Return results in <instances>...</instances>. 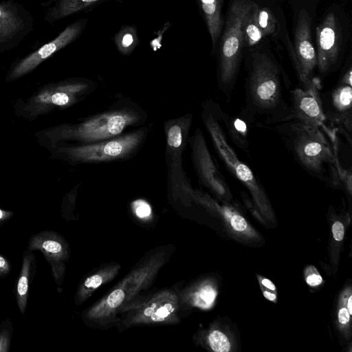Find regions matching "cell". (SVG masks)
I'll list each match as a JSON object with an SVG mask.
<instances>
[{
    "instance_id": "obj_22",
    "label": "cell",
    "mask_w": 352,
    "mask_h": 352,
    "mask_svg": "<svg viewBox=\"0 0 352 352\" xmlns=\"http://www.w3.org/2000/svg\"><path fill=\"white\" fill-rule=\"evenodd\" d=\"M34 263V254H32L30 250L25 252L23 255L22 267L18 278L16 290V302L22 314H24L27 306L29 281Z\"/></svg>"
},
{
    "instance_id": "obj_36",
    "label": "cell",
    "mask_w": 352,
    "mask_h": 352,
    "mask_svg": "<svg viewBox=\"0 0 352 352\" xmlns=\"http://www.w3.org/2000/svg\"><path fill=\"white\" fill-rule=\"evenodd\" d=\"M263 296L269 300L273 301L276 299V295L274 294H272L267 291H265L263 292Z\"/></svg>"
},
{
    "instance_id": "obj_30",
    "label": "cell",
    "mask_w": 352,
    "mask_h": 352,
    "mask_svg": "<svg viewBox=\"0 0 352 352\" xmlns=\"http://www.w3.org/2000/svg\"><path fill=\"white\" fill-rule=\"evenodd\" d=\"M332 232L335 240L338 241H342L344 233L342 223L340 221L335 222L332 227Z\"/></svg>"
},
{
    "instance_id": "obj_29",
    "label": "cell",
    "mask_w": 352,
    "mask_h": 352,
    "mask_svg": "<svg viewBox=\"0 0 352 352\" xmlns=\"http://www.w3.org/2000/svg\"><path fill=\"white\" fill-rule=\"evenodd\" d=\"M10 333L7 330L0 332V352H8L10 349Z\"/></svg>"
},
{
    "instance_id": "obj_2",
    "label": "cell",
    "mask_w": 352,
    "mask_h": 352,
    "mask_svg": "<svg viewBox=\"0 0 352 352\" xmlns=\"http://www.w3.org/2000/svg\"><path fill=\"white\" fill-rule=\"evenodd\" d=\"M297 163L312 177L329 186L340 184L331 142L324 131L295 120L272 127Z\"/></svg>"
},
{
    "instance_id": "obj_1",
    "label": "cell",
    "mask_w": 352,
    "mask_h": 352,
    "mask_svg": "<svg viewBox=\"0 0 352 352\" xmlns=\"http://www.w3.org/2000/svg\"><path fill=\"white\" fill-rule=\"evenodd\" d=\"M287 80L276 60L263 52H252L248 64L245 82L244 109L254 124H276L290 120V109L284 98Z\"/></svg>"
},
{
    "instance_id": "obj_26",
    "label": "cell",
    "mask_w": 352,
    "mask_h": 352,
    "mask_svg": "<svg viewBox=\"0 0 352 352\" xmlns=\"http://www.w3.org/2000/svg\"><path fill=\"white\" fill-rule=\"evenodd\" d=\"M210 346L214 352H228L230 343L227 336L218 330L212 331L208 336Z\"/></svg>"
},
{
    "instance_id": "obj_32",
    "label": "cell",
    "mask_w": 352,
    "mask_h": 352,
    "mask_svg": "<svg viewBox=\"0 0 352 352\" xmlns=\"http://www.w3.org/2000/svg\"><path fill=\"white\" fill-rule=\"evenodd\" d=\"M10 270V264L8 260L0 255V276L7 274Z\"/></svg>"
},
{
    "instance_id": "obj_16",
    "label": "cell",
    "mask_w": 352,
    "mask_h": 352,
    "mask_svg": "<svg viewBox=\"0 0 352 352\" xmlns=\"http://www.w3.org/2000/svg\"><path fill=\"white\" fill-rule=\"evenodd\" d=\"M321 85L307 88L298 87L289 90L288 104L290 120L322 128L325 126L320 94Z\"/></svg>"
},
{
    "instance_id": "obj_27",
    "label": "cell",
    "mask_w": 352,
    "mask_h": 352,
    "mask_svg": "<svg viewBox=\"0 0 352 352\" xmlns=\"http://www.w3.org/2000/svg\"><path fill=\"white\" fill-rule=\"evenodd\" d=\"M135 215L140 219H150L152 214V208L150 204L143 199H137L131 204Z\"/></svg>"
},
{
    "instance_id": "obj_35",
    "label": "cell",
    "mask_w": 352,
    "mask_h": 352,
    "mask_svg": "<svg viewBox=\"0 0 352 352\" xmlns=\"http://www.w3.org/2000/svg\"><path fill=\"white\" fill-rule=\"evenodd\" d=\"M262 284L263 286L270 290H275V285L268 279L264 278L262 280Z\"/></svg>"
},
{
    "instance_id": "obj_9",
    "label": "cell",
    "mask_w": 352,
    "mask_h": 352,
    "mask_svg": "<svg viewBox=\"0 0 352 352\" xmlns=\"http://www.w3.org/2000/svg\"><path fill=\"white\" fill-rule=\"evenodd\" d=\"M324 124L336 129L351 140L352 133V68L349 66L336 85L320 95Z\"/></svg>"
},
{
    "instance_id": "obj_8",
    "label": "cell",
    "mask_w": 352,
    "mask_h": 352,
    "mask_svg": "<svg viewBox=\"0 0 352 352\" xmlns=\"http://www.w3.org/2000/svg\"><path fill=\"white\" fill-rule=\"evenodd\" d=\"M175 250L168 245L147 252L130 272L118 283L126 294V302L120 314L148 294V288L160 269L168 262Z\"/></svg>"
},
{
    "instance_id": "obj_7",
    "label": "cell",
    "mask_w": 352,
    "mask_h": 352,
    "mask_svg": "<svg viewBox=\"0 0 352 352\" xmlns=\"http://www.w3.org/2000/svg\"><path fill=\"white\" fill-rule=\"evenodd\" d=\"M192 115L168 120L164 123L166 137L165 160L168 188L173 195H190L192 189L182 165V155L190 139Z\"/></svg>"
},
{
    "instance_id": "obj_25",
    "label": "cell",
    "mask_w": 352,
    "mask_h": 352,
    "mask_svg": "<svg viewBox=\"0 0 352 352\" xmlns=\"http://www.w3.org/2000/svg\"><path fill=\"white\" fill-rule=\"evenodd\" d=\"M256 3L253 4L244 24V43L252 46L258 43L264 36L254 15Z\"/></svg>"
},
{
    "instance_id": "obj_24",
    "label": "cell",
    "mask_w": 352,
    "mask_h": 352,
    "mask_svg": "<svg viewBox=\"0 0 352 352\" xmlns=\"http://www.w3.org/2000/svg\"><path fill=\"white\" fill-rule=\"evenodd\" d=\"M254 15L256 23L264 36L275 34L277 30L278 22L270 9L261 8L256 3L254 10Z\"/></svg>"
},
{
    "instance_id": "obj_23",
    "label": "cell",
    "mask_w": 352,
    "mask_h": 352,
    "mask_svg": "<svg viewBox=\"0 0 352 352\" xmlns=\"http://www.w3.org/2000/svg\"><path fill=\"white\" fill-rule=\"evenodd\" d=\"M113 42L122 55H129L140 43L137 28L134 25H123L113 36Z\"/></svg>"
},
{
    "instance_id": "obj_33",
    "label": "cell",
    "mask_w": 352,
    "mask_h": 352,
    "mask_svg": "<svg viewBox=\"0 0 352 352\" xmlns=\"http://www.w3.org/2000/svg\"><path fill=\"white\" fill-rule=\"evenodd\" d=\"M306 281L310 286H317L322 282V278L320 275L313 274L307 276Z\"/></svg>"
},
{
    "instance_id": "obj_15",
    "label": "cell",
    "mask_w": 352,
    "mask_h": 352,
    "mask_svg": "<svg viewBox=\"0 0 352 352\" xmlns=\"http://www.w3.org/2000/svg\"><path fill=\"white\" fill-rule=\"evenodd\" d=\"M28 250H39L49 263L54 280L61 285L69 258V246L65 238L53 231H43L31 236Z\"/></svg>"
},
{
    "instance_id": "obj_6",
    "label": "cell",
    "mask_w": 352,
    "mask_h": 352,
    "mask_svg": "<svg viewBox=\"0 0 352 352\" xmlns=\"http://www.w3.org/2000/svg\"><path fill=\"white\" fill-rule=\"evenodd\" d=\"M181 314L179 288L175 286L149 293L120 314L117 324L121 329L175 324L179 322Z\"/></svg>"
},
{
    "instance_id": "obj_18",
    "label": "cell",
    "mask_w": 352,
    "mask_h": 352,
    "mask_svg": "<svg viewBox=\"0 0 352 352\" xmlns=\"http://www.w3.org/2000/svg\"><path fill=\"white\" fill-rule=\"evenodd\" d=\"M219 118L232 142L245 152L249 151V127L254 124L250 115L243 108L240 113L230 116L219 107Z\"/></svg>"
},
{
    "instance_id": "obj_10",
    "label": "cell",
    "mask_w": 352,
    "mask_h": 352,
    "mask_svg": "<svg viewBox=\"0 0 352 352\" xmlns=\"http://www.w3.org/2000/svg\"><path fill=\"white\" fill-rule=\"evenodd\" d=\"M34 17L16 0H0V54L18 47L33 31Z\"/></svg>"
},
{
    "instance_id": "obj_21",
    "label": "cell",
    "mask_w": 352,
    "mask_h": 352,
    "mask_svg": "<svg viewBox=\"0 0 352 352\" xmlns=\"http://www.w3.org/2000/svg\"><path fill=\"white\" fill-rule=\"evenodd\" d=\"M216 295L215 289L210 285L201 286L196 291L179 289L182 309L184 305H190L201 309H208L212 305Z\"/></svg>"
},
{
    "instance_id": "obj_4",
    "label": "cell",
    "mask_w": 352,
    "mask_h": 352,
    "mask_svg": "<svg viewBox=\"0 0 352 352\" xmlns=\"http://www.w3.org/2000/svg\"><path fill=\"white\" fill-rule=\"evenodd\" d=\"M254 1L233 0L221 37L218 57L219 89L230 98L234 89L244 43V24Z\"/></svg>"
},
{
    "instance_id": "obj_13",
    "label": "cell",
    "mask_w": 352,
    "mask_h": 352,
    "mask_svg": "<svg viewBox=\"0 0 352 352\" xmlns=\"http://www.w3.org/2000/svg\"><path fill=\"white\" fill-rule=\"evenodd\" d=\"M191 156L199 182L219 197L230 195L227 183L220 172L217 163L211 155L205 138L197 128L190 137Z\"/></svg>"
},
{
    "instance_id": "obj_34",
    "label": "cell",
    "mask_w": 352,
    "mask_h": 352,
    "mask_svg": "<svg viewBox=\"0 0 352 352\" xmlns=\"http://www.w3.org/2000/svg\"><path fill=\"white\" fill-rule=\"evenodd\" d=\"M12 214L10 211L0 209V222L8 219L12 216Z\"/></svg>"
},
{
    "instance_id": "obj_12",
    "label": "cell",
    "mask_w": 352,
    "mask_h": 352,
    "mask_svg": "<svg viewBox=\"0 0 352 352\" xmlns=\"http://www.w3.org/2000/svg\"><path fill=\"white\" fill-rule=\"evenodd\" d=\"M87 23L86 19L74 21L53 39L16 62L9 72L8 80H14L31 72L53 54L73 43L83 32Z\"/></svg>"
},
{
    "instance_id": "obj_37",
    "label": "cell",
    "mask_w": 352,
    "mask_h": 352,
    "mask_svg": "<svg viewBox=\"0 0 352 352\" xmlns=\"http://www.w3.org/2000/svg\"><path fill=\"white\" fill-rule=\"evenodd\" d=\"M347 310L349 314H352V296H351L348 299Z\"/></svg>"
},
{
    "instance_id": "obj_20",
    "label": "cell",
    "mask_w": 352,
    "mask_h": 352,
    "mask_svg": "<svg viewBox=\"0 0 352 352\" xmlns=\"http://www.w3.org/2000/svg\"><path fill=\"white\" fill-rule=\"evenodd\" d=\"M214 49L223 28L222 0H199Z\"/></svg>"
},
{
    "instance_id": "obj_17",
    "label": "cell",
    "mask_w": 352,
    "mask_h": 352,
    "mask_svg": "<svg viewBox=\"0 0 352 352\" xmlns=\"http://www.w3.org/2000/svg\"><path fill=\"white\" fill-rule=\"evenodd\" d=\"M120 269V263H110L93 270L79 284L75 294V304L82 305L98 287L115 278Z\"/></svg>"
},
{
    "instance_id": "obj_19",
    "label": "cell",
    "mask_w": 352,
    "mask_h": 352,
    "mask_svg": "<svg viewBox=\"0 0 352 352\" xmlns=\"http://www.w3.org/2000/svg\"><path fill=\"white\" fill-rule=\"evenodd\" d=\"M106 0H47L41 3L46 8L44 20L54 23L98 5Z\"/></svg>"
},
{
    "instance_id": "obj_5",
    "label": "cell",
    "mask_w": 352,
    "mask_h": 352,
    "mask_svg": "<svg viewBox=\"0 0 352 352\" xmlns=\"http://www.w3.org/2000/svg\"><path fill=\"white\" fill-rule=\"evenodd\" d=\"M148 133V128L144 126L94 143L60 147L58 151L74 164L124 160L138 153L144 143Z\"/></svg>"
},
{
    "instance_id": "obj_11",
    "label": "cell",
    "mask_w": 352,
    "mask_h": 352,
    "mask_svg": "<svg viewBox=\"0 0 352 352\" xmlns=\"http://www.w3.org/2000/svg\"><path fill=\"white\" fill-rule=\"evenodd\" d=\"M291 56L302 87L321 85L314 74L317 56L311 36V18L305 9L301 10L298 16Z\"/></svg>"
},
{
    "instance_id": "obj_14",
    "label": "cell",
    "mask_w": 352,
    "mask_h": 352,
    "mask_svg": "<svg viewBox=\"0 0 352 352\" xmlns=\"http://www.w3.org/2000/svg\"><path fill=\"white\" fill-rule=\"evenodd\" d=\"M317 67L322 75L335 69L340 56L341 33L337 17L329 12L316 29Z\"/></svg>"
},
{
    "instance_id": "obj_28",
    "label": "cell",
    "mask_w": 352,
    "mask_h": 352,
    "mask_svg": "<svg viewBox=\"0 0 352 352\" xmlns=\"http://www.w3.org/2000/svg\"><path fill=\"white\" fill-rule=\"evenodd\" d=\"M232 227L238 232H243L247 228V223L245 219L239 214H235L230 218Z\"/></svg>"
},
{
    "instance_id": "obj_3",
    "label": "cell",
    "mask_w": 352,
    "mask_h": 352,
    "mask_svg": "<svg viewBox=\"0 0 352 352\" xmlns=\"http://www.w3.org/2000/svg\"><path fill=\"white\" fill-rule=\"evenodd\" d=\"M145 119L146 114L140 108L116 107L77 124L60 126L51 131L50 136L54 141L74 140L79 144L94 143L120 135L127 127Z\"/></svg>"
},
{
    "instance_id": "obj_31",
    "label": "cell",
    "mask_w": 352,
    "mask_h": 352,
    "mask_svg": "<svg viewBox=\"0 0 352 352\" xmlns=\"http://www.w3.org/2000/svg\"><path fill=\"white\" fill-rule=\"evenodd\" d=\"M350 314L346 308L342 307L338 312V320L342 324H346L349 322Z\"/></svg>"
}]
</instances>
